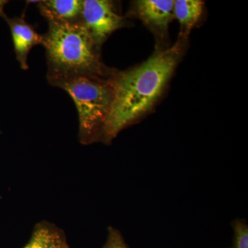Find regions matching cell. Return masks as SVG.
<instances>
[{
    "label": "cell",
    "mask_w": 248,
    "mask_h": 248,
    "mask_svg": "<svg viewBox=\"0 0 248 248\" xmlns=\"http://www.w3.org/2000/svg\"><path fill=\"white\" fill-rule=\"evenodd\" d=\"M185 36L140 66L115 76V96L99 141L108 143L153 108L184 53Z\"/></svg>",
    "instance_id": "6da1fadb"
},
{
    "label": "cell",
    "mask_w": 248,
    "mask_h": 248,
    "mask_svg": "<svg viewBox=\"0 0 248 248\" xmlns=\"http://www.w3.org/2000/svg\"><path fill=\"white\" fill-rule=\"evenodd\" d=\"M45 47L49 84L79 76L109 78L117 71L108 68L101 60V47L93 40L82 23H48L42 35Z\"/></svg>",
    "instance_id": "7a4b0ae2"
},
{
    "label": "cell",
    "mask_w": 248,
    "mask_h": 248,
    "mask_svg": "<svg viewBox=\"0 0 248 248\" xmlns=\"http://www.w3.org/2000/svg\"><path fill=\"white\" fill-rule=\"evenodd\" d=\"M115 74L109 78L76 77L53 85L64 90L76 104L79 117V140L82 144L100 140L113 103Z\"/></svg>",
    "instance_id": "3957f363"
},
{
    "label": "cell",
    "mask_w": 248,
    "mask_h": 248,
    "mask_svg": "<svg viewBox=\"0 0 248 248\" xmlns=\"http://www.w3.org/2000/svg\"><path fill=\"white\" fill-rule=\"evenodd\" d=\"M82 24L96 44H103L115 31L125 27L124 18L117 13L113 1L83 0Z\"/></svg>",
    "instance_id": "277c9868"
},
{
    "label": "cell",
    "mask_w": 248,
    "mask_h": 248,
    "mask_svg": "<svg viewBox=\"0 0 248 248\" xmlns=\"http://www.w3.org/2000/svg\"><path fill=\"white\" fill-rule=\"evenodd\" d=\"M174 3L172 0H139L134 2V14L152 31L164 35L174 17Z\"/></svg>",
    "instance_id": "5b68a950"
},
{
    "label": "cell",
    "mask_w": 248,
    "mask_h": 248,
    "mask_svg": "<svg viewBox=\"0 0 248 248\" xmlns=\"http://www.w3.org/2000/svg\"><path fill=\"white\" fill-rule=\"evenodd\" d=\"M5 20L11 30L16 59L23 70L29 69L28 56L32 47L42 45V35L23 17H7Z\"/></svg>",
    "instance_id": "8992f818"
},
{
    "label": "cell",
    "mask_w": 248,
    "mask_h": 248,
    "mask_svg": "<svg viewBox=\"0 0 248 248\" xmlns=\"http://www.w3.org/2000/svg\"><path fill=\"white\" fill-rule=\"evenodd\" d=\"M37 4L41 15L48 23L58 24L82 23L83 0H44Z\"/></svg>",
    "instance_id": "52a82bcc"
},
{
    "label": "cell",
    "mask_w": 248,
    "mask_h": 248,
    "mask_svg": "<svg viewBox=\"0 0 248 248\" xmlns=\"http://www.w3.org/2000/svg\"><path fill=\"white\" fill-rule=\"evenodd\" d=\"M23 248H69L62 231L42 222L36 226L29 243Z\"/></svg>",
    "instance_id": "ba28073f"
},
{
    "label": "cell",
    "mask_w": 248,
    "mask_h": 248,
    "mask_svg": "<svg viewBox=\"0 0 248 248\" xmlns=\"http://www.w3.org/2000/svg\"><path fill=\"white\" fill-rule=\"evenodd\" d=\"M204 6L200 0H177L174 3V16L182 26L184 34L187 36L189 31L200 20Z\"/></svg>",
    "instance_id": "9c48e42d"
},
{
    "label": "cell",
    "mask_w": 248,
    "mask_h": 248,
    "mask_svg": "<svg viewBox=\"0 0 248 248\" xmlns=\"http://www.w3.org/2000/svg\"><path fill=\"white\" fill-rule=\"evenodd\" d=\"M234 237L231 248H248V225L244 218H237L232 223Z\"/></svg>",
    "instance_id": "30bf717a"
},
{
    "label": "cell",
    "mask_w": 248,
    "mask_h": 248,
    "mask_svg": "<svg viewBox=\"0 0 248 248\" xmlns=\"http://www.w3.org/2000/svg\"><path fill=\"white\" fill-rule=\"evenodd\" d=\"M108 232L107 241L104 248H128L120 231L110 227Z\"/></svg>",
    "instance_id": "8fae6325"
},
{
    "label": "cell",
    "mask_w": 248,
    "mask_h": 248,
    "mask_svg": "<svg viewBox=\"0 0 248 248\" xmlns=\"http://www.w3.org/2000/svg\"><path fill=\"white\" fill-rule=\"evenodd\" d=\"M8 2H9V1L0 0V17L4 18V19L7 17V16L5 14L4 9V6L8 4Z\"/></svg>",
    "instance_id": "7c38bea8"
}]
</instances>
